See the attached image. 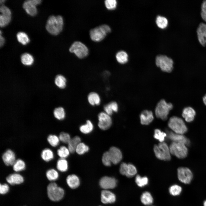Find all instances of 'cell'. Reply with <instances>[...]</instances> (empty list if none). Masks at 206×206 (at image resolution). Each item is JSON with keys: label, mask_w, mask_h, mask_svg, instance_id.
I'll use <instances>...</instances> for the list:
<instances>
[{"label": "cell", "mask_w": 206, "mask_h": 206, "mask_svg": "<svg viewBox=\"0 0 206 206\" xmlns=\"http://www.w3.org/2000/svg\"><path fill=\"white\" fill-rule=\"evenodd\" d=\"M81 138L78 136L71 138L68 144V148L70 152L74 153L78 144L81 142Z\"/></svg>", "instance_id": "obj_25"}, {"label": "cell", "mask_w": 206, "mask_h": 206, "mask_svg": "<svg viewBox=\"0 0 206 206\" xmlns=\"http://www.w3.org/2000/svg\"><path fill=\"white\" fill-rule=\"evenodd\" d=\"M41 156L44 161L48 162L54 159V155L53 151L50 149L46 148L41 151Z\"/></svg>", "instance_id": "obj_23"}, {"label": "cell", "mask_w": 206, "mask_h": 206, "mask_svg": "<svg viewBox=\"0 0 206 206\" xmlns=\"http://www.w3.org/2000/svg\"><path fill=\"white\" fill-rule=\"evenodd\" d=\"M104 3L106 7L110 10L115 9L117 5V2L116 0H106Z\"/></svg>", "instance_id": "obj_47"}, {"label": "cell", "mask_w": 206, "mask_h": 206, "mask_svg": "<svg viewBox=\"0 0 206 206\" xmlns=\"http://www.w3.org/2000/svg\"><path fill=\"white\" fill-rule=\"evenodd\" d=\"M7 182L11 185L19 184L24 181L23 177L20 174L14 173L9 175L6 178Z\"/></svg>", "instance_id": "obj_20"}, {"label": "cell", "mask_w": 206, "mask_h": 206, "mask_svg": "<svg viewBox=\"0 0 206 206\" xmlns=\"http://www.w3.org/2000/svg\"><path fill=\"white\" fill-rule=\"evenodd\" d=\"M17 37L18 41L23 45H26L30 41L27 35L23 32H18L17 34Z\"/></svg>", "instance_id": "obj_35"}, {"label": "cell", "mask_w": 206, "mask_h": 206, "mask_svg": "<svg viewBox=\"0 0 206 206\" xmlns=\"http://www.w3.org/2000/svg\"><path fill=\"white\" fill-rule=\"evenodd\" d=\"M169 147L171 153L178 158L183 159L187 156L188 149L184 144L173 142Z\"/></svg>", "instance_id": "obj_8"}, {"label": "cell", "mask_w": 206, "mask_h": 206, "mask_svg": "<svg viewBox=\"0 0 206 206\" xmlns=\"http://www.w3.org/2000/svg\"><path fill=\"white\" fill-rule=\"evenodd\" d=\"M201 15L202 19L206 22V0L201 4Z\"/></svg>", "instance_id": "obj_49"}, {"label": "cell", "mask_w": 206, "mask_h": 206, "mask_svg": "<svg viewBox=\"0 0 206 206\" xmlns=\"http://www.w3.org/2000/svg\"><path fill=\"white\" fill-rule=\"evenodd\" d=\"M195 114V110L191 107H188L183 109L182 116L186 122H191L194 120Z\"/></svg>", "instance_id": "obj_21"}, {"label": "cell", "mask_w": 206, "mask_h": 206, "mask_svg": "<svg viewBox=\"0 0 206 206\" xmlns=\"http://www.w3.org/2000/svg\"><path fill=\"white\" fill-rule=\"evenodd\" d=\"M156 22L158 27L161 29L166 28L168 24L167 19L165 17L160 15L157 17Z\"/></svg>", "instance_id": "obj_34"}, {"label": "cell", "mask_w": 206, "mask_h": 206, "mask_svg": "<svg viewBox=\"0 0 206 206\" xmlns=\"http://www.w3.org/2000/svg\"><path fill=\"white\" fill-rule=\"evenodd\" d=\"M41 0H29L25 1L23 4V7L27 13L31 16L35 15L37 10L36 6L41 3Z\"/></svg>", "instance_id": "obj_12"}, {"label": "cell", "mask_w": 206, "mask_h": 206, "mask_svg": "<svg viewBox=\"0 0 206 206\" xmlns=\"http://www.w3.org/2000/svg\"><path fill=\"white\" fill-rule=\"evenodd\" d=\"M105 112L109 115L112 114L114 112H116L118 110V106L115 102H112L104 107Z\"/></svg>", "instance_id": "obj_24"}, {"label": "cell", "mask_w": 206, "mask_h": 206, "mask_svg": "<svg viewBox=\"0 0 206 206\" xmlns=\"http://www.w3.org/2000/svg\"><path fill=\"white\" fill-rule=\"evenodd\" d=\"M66 182L68 186L72 189H75L80 185V181L78 177L75 174H71L67 177Z\"/></svg>", "instance_id": "obj_22"}, {"label": "cell", "mask_w": 206, "mask_h": 206, "mask_svg": "<svg viewBox=\"0 0 206 206\" xmlns=\"http://www.w3.org/2000/svg\"><path fill=\"white\" fill-rule=\"evenodd\" d=\"M69 50L70 52L74 53L80 58L86 57L88 53V49L86 46L79 41L74 42L71 46Z\"/></svg>", "instance_id": "obj_9"}, {"label": "cell", "mask_w": 206, "mask_h": 206, "mask_svg": "<svg viewBox=\"0 0 206 206\" xmlns=\"http://www.w3.org/2000/svg\"><path fill=\"white\" fill-rule=\"evenodd\" d=\"M56 167L57 169L62 172L66 171L68 169V164L65 159L60 158L57 162Z\"/></svg>", "instance_id": "obj_30"}, {"label": "cell", "mask_w": 206, "mask_h": 206, "mask_svg": "<svg viewBox=\"0 0 206 206\" xmlns=\"http://www.w3.org/2000/svg\"><path fill=\"white\" fill-rule=\"evenodd\" d=\"M64 20L60 15L50 16L48 18L46 25V28L50 34L57 35L63 29Z\"/></svg>", "instance_id": "obj_1"}, {"label": "cell", "mask_w": 206, "mask_h": 206, "mask_svg": "<svg viewBox=\"0 0 206 206\" xmlns=\"http://www.w3.org/2000/svg\"><path fill=\"white\" fill-rule=\"evenodd\" d=\"M21 59L22 64L27 66L31 65L34 62L33 56L28 53H25L22 54L21 56Z\"/></svg>", "instance_id": "obj_29"}, {"label": "cell", "mask_w": 206, "mask_h": 206, "mask_svg": "<svg viewBox=\"0 0 206 206\" xmlns=\"http://www.w3.org/2000/svg\"><path fill=\"white\" fill-rule=\"evenodd\" d=\"M59 138L60 141L64 143L68 144L71 138L70 135L68 133L62 132L60 134Z\"/></svg>", "instance_id": "obj_48"}, {"label": "cell", "mask_w": 206, "mask_h": 206, "mask_svg": "<svg viewBox=\"0 0 206 206\" xmlns=\"http://www.w3.org/2000/svg\"><path fill=\"white\" fill-rule=\"evenodd\" d=\"M54 115L57 119L62 120L64 119L65 117V112L64 109L62 107L56 108L54 111Z\"/></svg>", "instance_id": "obj_37"}, {"label": "cell", "mask_w": 206, "mask_h": 206, "mask_svg": "<svg viewBox=\"0 0 206 206\" xmlns=\"http://www.w3.org/2000/svg\"><path fill=\"white\" fill-rule=\"evenodd\" d=\"M9 190V187L7 184H0V193L1 194H5L8 192Z\"/></svg>", "instance_id": "obj_51"}, {"label": "cell", "mask_w": 206, "mask_h": 206, "mask_svg": "<svg viewBox=\"0 0 206 206\" xmlns=\"http://www.w3.org/2000/svg\"><path fill=\"white\" fill-rule=\"evenodd\" d=\"M56 85L60 88H64L66 86V80L65 77L61 75H57L55 78Z\"/></svg>", "instance_id": "obj_33"}, {"label": "cell", "mask_w": 206, "mask_h": 206, "mask_svg": "<svg viewBox=\"0 0 206 206\" xmlns=\"http://www.w3.org/2000/svg\"></svg>", "instance_id": "obj_56"}, {"label": "cell", "mask_w": 206, "mask_h": 206, "mask_svg": "<svg viewBox=\"0 0 206 206\" xmlns=\"http://www.w3.org/2000/svg\"><path fill=\"white\" fill-rule=\"evenodd\" d=\"M89 103L92 105H98L100 102V98L99 95L95 92L90 93L88 96Z\"/></svg>", "instance_id": "obj_26"}, {"label": "cell", "mask_w": 206, "mask_h": 206, "mask_svg": "<svg viewBox=\"0 0 206 206\" xmlns=\"http://www.w3.org/2000/svg\"><path fill=\"white\" fill-rule=\"evenodd\" d=\"M177 176L179 181L185 184L190 183L193 177L191 171L185 167H180L177 169Z\"/></svg>", "instance_id": "obj_10"}, {"label": "cell", "mask_w": 206, "mask_h": 206, "mask_svg": "<svg viewBox=\"0 0 206 206\" xmlns=\"http://www.w3.org/2000/svg\"><path fill=\"white\" fill-rule=\"evenodd\" d=\"M2 158L3 163L7 166L13 165L16 160L15 153L10 149L7 150L3 153Z\"/></svg>", "instance_id": "obj_16"}, {"label": "cell", "mask_w": 206, "mask_h": 206, "mask_svg": "<svg viewBox=\"0 0 206 206\" xmlns=\"http://www.w3.org/2000/svg\"><path fill=\"white\" fill-rule=\"evenodd\" d=\"M11 19V16L1 14L0 15V26L1 27H5L10 22Z\"/></svg>", "instance_id": "obj_45"}, {"label": "cell", "mask_w": 206, "mask_h": 206, "mask_svg": "<svg viewBox=\"0 0 206 206\" xmlns=\"http://www.w3.org/2000/svg\"><path fill=\"white\" fill-rule=\"evenodd\" d=\"M203 99L204 104L206 106V94L203 97Z\"/></svg>", "instance_id": "obj_53"}, {"label": "cell", "mask_w": 206, "mask_h": 206, "mask_svg": "<svg viewBox=\"0 0 206 206\" xmlns=\"http://www.w3.org/2000/svg\"><path fill=\"white\" fill-rule=\"evenodd\" d=\"M166 134L167 137L173 142L183 143L187 146L190 145V141L189 140L182 134L175 133L168 130H167Z\"/></svg>", "instance_id": "obj_13"}, {"label": "cell", "mask_w": 206, "mask_h": 206, "mask_svg": "<svg viewBox=\"0 0 206 206\" xmlns=\"http://www.w3.org/2000/svg\"><path fill=\"white\" fill-rule=\"evenodd\" d=\"M46 176L49 180L54 181L58 179L59 177V174L56 170L53 169H49L47 171Z\"/></svg>", "instance_id": "obj_42"}, {"label": "cell", "mask_w": 206, "mask_h": 206, "mask_svg": "<svg viewBox=\"0 0 206 206\" xmlns=\"http://www.w3.org/2000/svg\"><path fill=\"white\" fill-rule=\"evenodd\" d=\"M99 127L103 130L108 129L111 126L112 121L110 116L105 112H102L98 115Z\"/></svg>", "instance_id": "obj_11"}, {"label": "cell", "mask_w": 206, "mask_h": 206, "mask_svg": "<svg viewBox=\"0 0 206 206\" xmlns=\"http://www.w3.org/2000/svg\"><path fill=\"white\" fill-rule=\"evenodd\" d=\"M47 140L49 144L54 147L58 146L60 141L59 137L56 135L52 134L48 136L47 138Z\"/></svg>", "instance_id": "obj_38"}, {"label": "cell", "mask_w": 206, "mask_h": 206, "mask_svg": "<svg viewBox=\"0 0 206 206\" xmlns=\"http://www.w3.org/2000/svg\"><path fill=\"white\" fill-rule=\"evenodd\" d=\"M70 152L68 148L64 146H61L57 150V154L60 158L65 159L68 156Z\"/></svg>", "instance_id": "obj_39"}, {"label": "cell", "mask_w": 206, "mask_h": 206, "mask_svg": "<svg viewBox=\"0 0 206 206\" xmlns=\"http://www.w3.org/2000/svg\"><path fill=\"white\" fill-rule=\"evenodd\" d=\"M0 46L1 47L4 44L5 40L4 38L1 36V31H0Z\"/></svg>", "instance_id": "obj_52"}, {"label": "cell", "mask_w": 206, "mask_h": 206, "mask_svg": "<svg viewBox=\"0 0 206 206\" xmlns=\"http://www.w3.org/2000/svg\"><path fill=\"white\" fill-rule=\"evenodd\" d=\"M156 66L164 72L169 73L173 68V62L172 59L165 55H160L156 58Z\"/></svg>", "instance_id": "obj_7"}, {"label": "cell", "mask_w": 206, "mask_h": 206, "mask_svg": "<svg viewBox=\"0 0 206 206\" xmlns=\"http://www.w3.org/2000/svg\"><path fill=\"white\" fill-rule=\"evenodd\" d=\"M154 151L156 157L165 161H169L171 159L169 147L165 142H160L154 145Z\"/></svg>", "instance_id": "obj_5"}, {"label": "cell", "mask_w": 206, "mask_h": 206, "mask_svg": "<svg viewBox=\"0 0 206 206\" xmlns=\"http://www.w3.org/2000/svg\"><path fill=\"white\" fill-rule=\"evenodd\" d=\"M94 126L92 122L90 120H87L86 123L81 126L80 127V131L84 134H87L91 132L93 129Z\"/></svg>", "instance_id": "obj_31"}, {"label": "cell", "mask_w": 206, "mask_h": 206, "mask_svg": "<svg viewBox=\"0 0 206 206\" xmlns=\"http://www.w3.org/2000/svg\"><path fill=\"white\" fill-rule=\"evenodd\" d=\"M137 169L135 166L131 163L127 164L125 176L128 177L134 176L137 173Z\"/></svg>", "instance_id": "obj_36"}, {"label": "cell", "mask_w": 206, "mask_h": 206, "mask_svg": "<svg viewBox=\"0 0 206 206\" xmlns=\"http://www.w3.org/2000/svg\"><path fill=\"white\" fill-rule=\"evenodd\" d=\"M198 39L200 43L203 46L206 45V24L201 23L197 29Z\"/></svg>", "instance_id": "obj_18"}, {"label": "cell", "mask_w": 206, "mask_h": 206, "mask_svg": "<svg viewBox=\"0 0 206 206\" xmlns=\"http://www.w3.org/2000/svg\"><path fill=\"white\" fill-rule=\"evenodd\" d=\"M167 136L166 133L161 131L159 129H156L154 130V137L160 142H164Z\"/></svg>", "instance_id": "obj_40"}, {"label": "cell", "mask_w": 206, "mask_h": 206, "mask_svg": "<svg viewBox=\"0 0 206 206\" xmlns=\"http://www.w3.org/2000/svg\"><path fill=\"white\" fill-rule=\"evenodd\" d=\"M135 181L139 187H143L148 184V179L146 177H142L139 175H137L135 177Z\"/></svg>", "instance_id": "obj_41"}, {"label": "cell", "mask_w": 206, "mask_h": 206, "mask_svg": "<svg viewBox=\"0 0 206 206\" xmlns=\"http://www.w3.org/2000/svg\"><path fill=\"white\" fill-rule=\"evenodd\" d=\"M47 191L49 198L53 201H60L63 198L64 195V189L58 187L55 183H51L48 185Z\"/></svg>", "instance_id": "obj_6"}, {"label": "cell", "mask_w": 206, "mask_h": 206, "mask_svg": "<svg viewBox=\"0 0 206 206\" xmlns=\"http://www.w3.org/2000/svg\"><path fill=\"white\" fill-rule=\"evenodd\" d=\"M116 200L115 195L109 190H103L101 193V200L102 202L105 204L112 203Z\"/></svg>", "instance_id": "obj_17"}, {"label": "cell", "mask_w": 206, "mask_h": 206, "mask_svg": "<svg viewBox=\"0 0 206 206\" xmlns=\"http://www.w3.org/2000/svg\"><path fill=\"white\" fill-rule=\"evenodd\" d=\"M173 108L171 103H168L163 99L161 100L157 104L155 109L156 117L163 120L167 119L170 111Z\"/></svg>", "instance_id": "obj_2"}, {"label": "cell", "mask_w": 206, "mask_h": 206, "mask_svg": "<svg viewBox=\"0 0 206 206\" xmlns=\"http://www.w3.org/2000/svg\"><path fill=\"white\" fill-rule=\"evenodd\" d=\"M5 1L4 0H0V2L1 4H2Z\"/></svg>", "instance_id": "obj_54"}, {"label": "cell", "mask_w": 206, "mask_h": 206, "mask_svg": "<svg viewBox=\"0 0 206 206\" xmlns=\"http://www.w3.org/2000/svg\"><path fill=\"white\" fill-rule=\"evenodd\" d=\"M117 61L121 64L126 63L128 61V56L127 53L124 51L118 52L116 55Z\"/></svg>", "instance_id": "obj_28"}, {"label": "cell", "mask_w": 206, "mask_h": 206, "mask_svg": "<svg viewBox=\"0 0 206 206\" xmlns=\"http://www.w3.org/2000/svg\"><path fill=\"white\" fill-rule=\"evenodd\" d=\"M0 11L2 14L11 16V12L10 9L7 6L1 5L0 7Z\"/></svg>", "instance_id": "obj_50"}, {"label": "cell", "mask_w": 206, "mask_h": 206, "mask_svg": "<svg viewBox=\"0 0 206 206\" xmlns=\"http://www.w3.org/2000/svg\"><path fill=\"white\" fill-rule=\"evenodd\" d=\"M169 127L175 133L183 134L187 131V128L183 120L176 116L171 117L168 122Z\"/></svg>", "instance_id": "obj_4"}, {"label": "cell", "mask_w": 206, "mask_h": 206, "mask_svg": "<svg viewBox=\"0 0 206 206\" xmlns=\"http://www.w3.org/2000/svg\"><path fill=\"white\" fill-rule=\"evenodd\" d=\"M140 200L143 204L146 205H151L153 201L151 195L147 191L144 192L142 193L140 197Z\"/></svg>", "instance_id": "obj_27"}, {"label": "cell", "mask_w": 206, "mask_h": 206, "mask_svg": "<svg viewBox=\"0 0 206 206\" xmlns=\"http://www.w3.org/2000/svg\"><path fill=\"white\" fill-rule=\"evenodd\" d=\"M140 118L141 123L143 125H148L154 119L152 112L148 110H143L140 113Z\"/></svg>", "instance_id": "obj_19"}, {"label": "cell", "mask_w": 206, "mask_h": 206, "mask_svg": "<svg viewBox=\"0 0 206 206\" xmlns=\"http://www.w3.org/2000/svg\"><path fill=\"white\" fill-rule=\"evenodd\" d=\"M102 161L103 164L106 166H110L112 163L108 151H106L103 154Z\"/></svg>", "instance_id": "obj_46"}, {"label": "cell", "mask_w": 206, "mask_h": 206, "mask_svg": "<svg viewBox=\"0 0 206 206\" xmlns=\"http://www.w3.org/2000/svg\"><path fill=\"white\" fill-rule=\"evenodd\" d=\"M26 167V164L25 162L21 159L16 160L13 165V170L18 172L24 170Z\"/></svg>", "instance_id": "obj_32"}, {"label": "cell", "mask_w": 206, "mask_h": 206, "mask_svg": "<svg viewBox=\"0 0 206 206\" xmlns=\"http://www.w3.org/2000/svg\"><path fill=\"white\" fill-rule=\"evenodd\" d=\"M89 149V147L84 143L80 142L77 145L75 151L78 154L82 155L88 152Z\"/></svg>", "instance_id": "obj_44"}, {"label": "cell", "mask_w": 206, "mask_h": 206, "mask_svg": "<svg viewBox=\"0 0 206 206\" xmlns=\"http://www.w3.org/2000/svg\"><path fill=\"white\" fill-rule=\"evenodd\" d=\"M203 206H206V200L204 202Z\"/></svg>", "instance_id": "obj_55"}, {"label": "cell", "mask_w": 206, "mask_h": 206, "mask_svg": "<svg viewBox=\"0 0 206 206\" xmlns=\"http://www.w3.org/2000/svg\"><path fill=\"white\" fill-rule=\"evenodd\" d=\"M182 189L179 185L175 184L171 185L169 189V193L173 196L179 195L181 192Z\"/></svg>", "instance_id": "obj_43"}, {"label": "cell", "mask_w": 206, "mask_h": 206, "mask_svg": "<svg viewBox=\"0 0 206 206\" xmlns=\"http://www.w3.org/2000/svg\"><path fill=\"white\" fill-rule=\"evenodd\" d=\"M108 151L112 163L116 165L121 161L122 155L121 150L118 148L112 146L110 148Z\"/></svg>", "instance_id": "obj_15"}, {"label": "cell", "mask_w": 206, "mask_h": 206, "mask_svg": "<svg viewBox=\"0 0 206 206\" xmlns=\"http://www.w3.org/2000/svg\"><path fill=\"white\" fill-rule=\"evenodd\" d=\"M117 183V180L114 178L104 176L100 179L99 184L100 186L103 190H109L115 187Z\"/></svg>", "instance_id": "obj_14"}, {"label": "cell", "mask_w": 206, "mask_h": 206, "mask_svg": "<svg viewBox=\"0 0 206 206\" xmlns=\"http://www.w3.org/2000/svg\"><path fill=\"white\" fill-rule=\"evenodd\" d=\"M111 31V29L109 26L103 24L91 29L90 31V35L92 41L99 42L103 39Z\"/></svg>", "instance_id": "obj_3"}]
</instances>
